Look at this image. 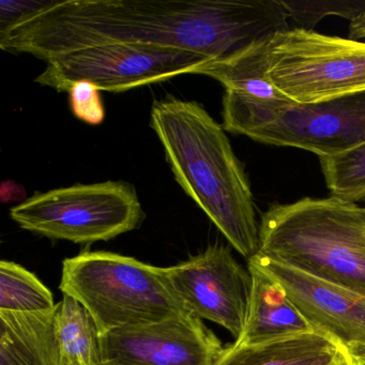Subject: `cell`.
Here are the masks:
<instances>
[{"instance_id": "1", "label": "cell", "mask_w": 365, "mask_h": 365, "mask_svg": "<svg viewBox=\"0 0 365 365\" xmlns=\"http://www.w3.org/2000/svg\"><path fill=\"white\" fill-rule=\"evenodd\" d=\"M283 0H67L0 31V48L51 59L123 43L185 51L222 61L289 29Z\"/></svg>"}, {"instance_id": "2", "label": "cell", "mask_w": 365, "mask_h": 365, "mask_svg": "<svg viewBox=\"0 0 365 365\" xmlns=\"http://www.w3.org/2000/svg\"><path fill=\"white\" fill-rule=\"evenodd\" d=\"M150 125L175 178L243 257L259 251V223L247 173L223 125L197 102H153Z\"/></svg>"}, {"instance_id": "3", "label": "cell", "mask_w": 365, "mask_h": 365, "mask_svg": "<svg viewBox=\"0 0 365 365\" xmlns=\"http://www.w3.org/2000/svg\"><path fill=\"white\" fill-rule=\"evenodd\" d=\"M257 254L365 296V207L335 196L272 204Z\"/></svg>"}, {"instance_id": "4", "label": "cell", "mask_w": 365, "mask_h": 365, "mask_svg": "<svg viewBox=\"0 0 365 365\" xmlns=\"http://www.w3.org/2000/svg\"><path fill=\"white\" fill-rule=\"evenodd\" d=\"M59 288L91 312L102 335L191 315L173 289L166 268L110 252H84L63 260Z\"/></svg>"}, {"instance_id": "5", "label": "cell", "mask_w": 365, "mask_h": 365, "mask_svg": "<svg viewBox=\"0 0 365 365\" xmlns=\"http://www.w3.org/2000/svg\"><path fill=\"white\" fill-rule=\"evenodd\" d=\"M223 128L271 146L328 157L365 142V93L319 103L262 99L225 91Z\"/></svg>"}, {"instance_id": "6", "label": "cell", "mask_w": 365, "mask_h": 365, "mask_svg": "<svg viewBox=\"0 0 365 365\" xmlns=\"http://www.w3.org/2000/svg\"><path fill=\"white\" fill-rule=\"evenodd\" d=\"M267 76L286 99L309 104L365 93V42L286 29L268 48Z\"/></svg>"}, {"instance_id": "7", "label": "cell", "mask_w": 365, "mask_h": 365, "mask_svg": "<svg viewBox=\"0 0 365 365\" xmlns=\"http://www.w3.org/2000/svg\"><path fill=\"white\" fill-rule=\"evenodd\" d=\"M10 215L23 230L80 245L116 238L140 227L145 219L135 187L123 181L35 194L11 208Z\"/></svg>"}, {"instance_id": "8", "label": "cell", "mask_w": 365, "mask_h": 365, "mask_svg": "<svg viewBox=\"0 0 365 365\" xmlns=\"http://www.w3.org/2000/svg\"><path fill=\"white\" fill-rule=\"evenodd\" d=\"M211 61L208 57L185 51L100 44L51 59L35 82L59 93H69L78 82L93 83L99 91L120 93L180 74H196Z\"/></svg>"}, {"instance_id": "9", "label": "cell", "mask_w": 365, "mask_h": 365, "mask_svg": "<svg viewBox=\"0 0 365 365\" xmlns=\"http://www.w3.org/2000/svg\"><path fill=\"white\" fill-rule=\"evenodd\" d=\"M173 289L191 315L225 328L235 339L245 329L251 294L249 268L230 247L210 245L185 262L166 268Z\"/></svg>"}, {"instance_id": "10", "label": "cell", "mask_w": 365, "mask_h": 365, "mask_svg": "<svg viewBox=\"0 0 365 365\" xmlns=\"http://www.w3.org/2000/svg\"><path fill=\"white\" fill-rule=\"evenodd\" d=\"M103 365H215L225 347L193 315L102 335Z\"/></svg>"}, {"instance_id": "11", "label": "cell", "mask_w": 365, "mask_h": 365, "mask_svg": "<svg viewBox=\"0 0 365 365\" xmlns=\"http://www.w3.org/2000/svg\"><path fill=\"white\" fill-rule=\"evenodd\" d=\"M247 264L270 275L315 332L346 348L365 344V296L256 254Z\"/></svg>"}, {"instance_id": "12", "label": "cell", "mask_w": 365, "mask_h": 365, "mask_svg": "<svg viewBox=\"0 0 365 365\" xmlns=\"http://www.w3.org/2000/svg\"><path fill=\"white\" fill-rule=\"evenodd\" d=\"M247 268L252 277L249 309L242 334L235 345H257L315 332L281 284L253 264H247Z\"/></svg>"}, {"instance_id": "13", "label": "cell", "mask_w": 365, "mask_h": 365, "mask_svg": "<svg viewBox=\"0 0 365 365\" xmlns=\"http://www.w3.org/2000/svg\"><path fill=\"white\" fill-rule=\"evenodd\" d=\"M56 309L0 311V365H61Z\"/></svg>"}, {"instance_id": "14", "label": "cell", "mask_w": 365, "mask_h": 365, "mask_svg": "<svg viewBox=\"0 0 365 365\" xmlns=\"http://www.w3.org/2000/svg\"><path fill=\"white\" fill-rule=\"evenodd\" d=\"M347 354L345 346L311 332L257 345L232 344L215 365H329Z\"/></svg>"}, {"instance_id": "15", "label": "cell", "mask_w": 365, "mask_h": 365, "mask_svg": "<svg viewBox=\"0 0 365 365\" xmlns=\"http://www.w3.org/2000/svg\"><path fill=\"white\" fill-rule=\"evenodd\" d=\"M271 39L259 42L226 61H211L200 68L196 74L219 81L225 91L230 93L262 99L288 100L274 88L267 76V56Z\"/></svg>"}, {"instance_id": "16", "label": "cell", "mask_w": 365, "mask_h": 365, "mask_svg": "<svg viewBox=\"0 0 365 365\" xmlns=\"http://www.w3.org/2000/svg\"><path fill=\"white\" fill-rule=\"evenodd\" d=\"M56 327L63 356L83 365H103L101 331L80 301L63 294L57 303Z\"/></svg>"}, {"instance_id": "17", "label": "cell", "mask_w": 365, "mask_h": 365, "mask_svg": "<svg viewBox=\"0 0 365 365\" xmlns=\"http://www.w3.org/2000/svg\"><path fill=\"white\" fill-rule=\"evenodd\" d=\"M55 305L52 292L34 273L16 262H0V311L37 313Z\"/></svg>"}, {"instance_id": "18", "label": "cell", "mask_w": 365, "mask_h": 365, "mask_svg": "<svg viewBox=\"0 0 365 365\" xmlns=\"http://www.w3.org/2000/svg\"><path fill=\"white\" fill-rule=\"evenodd\" d=\"M327 187L332 196L359 202L365 200V142L349 150L319 158Z\"/></svg>"}, {"instance_id": "19", "label": "cell", "mask_w": 365, "mask_h": 365, "mask_svg": "<svg viewBox=\"0 0 365 365\" xmlns=\"http://www.w3.org/2000/svg\"><path fill=\"white\" fill-rule=\"evenodd\" d=\"M288 18L298 25V29L314 31V27L329 16L349 20L365 14V0H341V1H287L283 0Z\"/></svg>"}, {"instance_id": "20", "label": "cell", "mask_w": 365, "mask_h": 365, "mask_svg": "<svg viewBox=\"0 0 365 365\" xmlns=\"http://www.w3.org/2000/svg\"><path fill=\"white\" fill-rule=\"evenodd\" d=\"M99 91L93 83L89 82H78L71 87L70 103L76 118L93 125L103 123L106 110Z\"/></svg>"}, {"instance_id": "21", "label": "cell", "mask_w": 365, "mask_h": 365, "mask_svg": "<svg viewBox=\"0 0 365 365\" xmlns=\"http://www.w3.org/2000/svg\"><path fill=\"white\" fill-rule=\"evenodd\" d=\"M50 1H0V31L9 29L21 19L39 11Z\"/></svg>"}, {"instance_id": "22", "label": "cell", "mask_w": 365, "mask_h": 365, "mask_svg": "<svg viewBox=\"0 0 365 365\" xmlns=\"http://www.w3.org/2000/svg\"><path fill=\"white\" fill-rule=\"evenodd\" d=\"M6 185H8V189L1 187V196H3L4 202H12L16 200L18 198L25 197V191L23 187H20V185L12 182V181H6Z\"/></svg>"}, {"instance_id": "23", "label": "cell", "mask_w": 365, "mask_h": 365, "mask_svg": "<svg viewBox=\"0 0 365 365\" xmlns=\"http://www.w3.org/2000/svg\"><path fill=\"white\" fill-rule=\"evenodd\" d=\"M349 39H365V14L354 19L349 24Z\"/></svg>"}, {"instance_id": "24", "label": "cell", "mask_w": 365, "mask_h": 365, "mask_svg": "<svg viewBox=\"0 0 365 365\" xmlns=\"http://www.w3.org/2000/svg\"><path fill=\"white\" fill-rule=\"evenodd\" d=\"M347 349L354 364L365 365V344L350 346Z\"/></svg>"}, {"instance_id": "25", "label": "cell", "mask_w": 365, "mask_h": 365, "mask_svg": "<svg viewBox=\"0 0 365 365\" xmlns=\"http://www.w3.org/2000/svg\"><path fill=\"white\" fill-rule=\"evenodd\" d=\"M351 362V356H350V354H347L344 358L339 359V360L335 361V362L331 363L329 365H350Z\"/></svg>"}, {"instance_id": "26", "label": "cell", "mask_w": 365, "mask_h": 365, "mask_svg": "<svg viewBox=\"0 0 365 365\" xmlns=\"http://www.w3.org/2000/svg\"><path fill=\"white\" fill-rule=\"evenodd\" d=\"M61 365H83L82 363L78 362V361L70 360V359L65 358L63 356V360H61Z\"/></svg>"}, {"instance_id": "27", "label": "cell", "mask_w": 365, "mask_h": 365, "mask_svg": "<svg viewBox=\"0 0 365 365\" xmlns=\"http://www.w3.org/2000/svg\"><path fill=\"white\" fill-rule=\"evenodd\" d=\"M350 365H356V364H354V362H351V364H350Z\"/></svg>"}]
</instances>
